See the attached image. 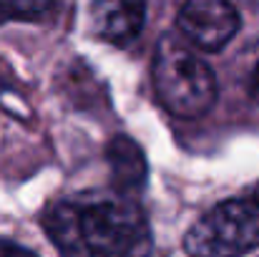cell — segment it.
I'll return each mask as SVG.
<instances>
[{
  "instance_id": "cell-10",
  "label": "cell",
  "mask_w": 259,
  "mask_h": 257,
  "mask_svg": "<svg viewBox=\"0 0 259 257\" xmlns=\"http://www.w3.org/2000/svg\"><path fill=\"white\" fill-rule=\"evenodd\" d=\"M232 5H239V8H247V10H259V0H229Z\"/></svg>"
},
{
  "instance_id": "cell-2",
  "label": "cell",
  "mask_w": 259,
  "mask_h": 257,
  "mask_svg": "<svg viewBox=\"0 0 259 257\" xmlns=\"http://www.w3.org/2000/svg\"><path fill=\"white\" fill-rule=\"evenodd\" d=\"M151 81L161 106L181 119H199L217 103V76L181 38L164 33L154 51Z\"/></svg>"
},
{
  "instance_id": "cell-6",
  "label": "cell",
  "mask_w": 259,
  "mask_h": 257,
  "mask_svg": "<svg viewBox=\"0 0 259 257\" xmlns=\"http://www.w3.org/2000/svg\"><path fill=\"white\" fill-rule=\"evenodd\" d=\"M106 162L111 169V181L118 194L136 197L149 181V162L144 149L126 134L113 136L106 144Z\"/></svg>"
},
{
  "instance_id": "cell-7",
  "label": "cell",
  "mask_w": 259,
  "mask_h": 257,
  "mask_svg": "<svg viewBox=\"0 0 259 257\" xmlns=\"http://www.w3.org/2000/svg\"><path fill=\"white\" fill-rule=\"evenodd\" d=\"M232 84L239 88V93L259 106V41L247 43L232 61Z\"/></svg>"
},
{
  "instance_id": "cell-8",
  "label": "cell",
  "mask_w": 259,
  "mask_h": 257,
  "mask_svg": "<svg viewBox=\"0 0 259 257\" xmlns=\"http://www.w3.org/2000/svg\"><path fill=\"white\" fill-rule=\"evenodd\" d=\"M58 0H0V23H46L56 15Z\"/></svg>"
},
{
  "instance_id": "cell-9",
  "label": "cell",
  "mask_w": 259,
  "mask_h": 257,
  "mask_svg": "<svg viewBox=\"0 0 259 257\" xmlns=\"http://www.w3.org/2000/svg\"><path fill=\"white\" fill-rule=\"evenodd\" d=\"M0 257H38V255L30 252V250H25L18 242H10V240H3L0 237Z\"/></svg>"
},
{
  "instance_id": "cell-1",
  "label": "cell",
  "mask_w": 259,
  "mask_h": 257,
  "mask_svg": "<svg viewBox=\"0 0 259 257\" xmlns=\"http://www.w3.org/2000/svg\"><path fill=\"white\" fill-rule=\"evenodd\" d=\"M40 225L61 257H151L144 209L123 194H78L46 207Z\"/></svg>"
},
{
  "instance_id": "cell-3",
  "label": "cell",
  "mask_w": 259,
  "mask_h": 257,
  "mask_svg": "<svg viewBox=\"0 0 259 257\" xmlns=\"http://www.w3.org/2000/svg\"><path fill=\"white\" fill-rule=\"evenodd\" d=\"M259 247V192L211 207L184 235L189 257H242Z\"/></svg>"
},
{
  "instance_id": "cell-4",
  "label": "cell",
  "mask_w": 259,
  "mask_h": 257,
  "mask_svg": "<svg viewBox=\"0 0 259 257\" xmlns=\"http://www.w3.org/2000/svg\"><path fill=\"white\" fill-rule=\"evenodd\" d=\"M176 25L189 43L214 53L239 33L242 18L229 0H184Z\"/></svg>"
},
{
  "instance_id": "cell-5",
  "label": "cell",
  "mask_w": 259,
  "mask_h": 257,
  "mask_svg": "<svg viewBox=\"0 0 259 257\" xmlns=\"http://www.w3.org/2000/svg\"><path fill=\"white\" fill-rule=\"evenodd\" d=\"M88 15L96 38L123 48L144 30L146 0H91Z\"/></svg>"
}]
</instances>
